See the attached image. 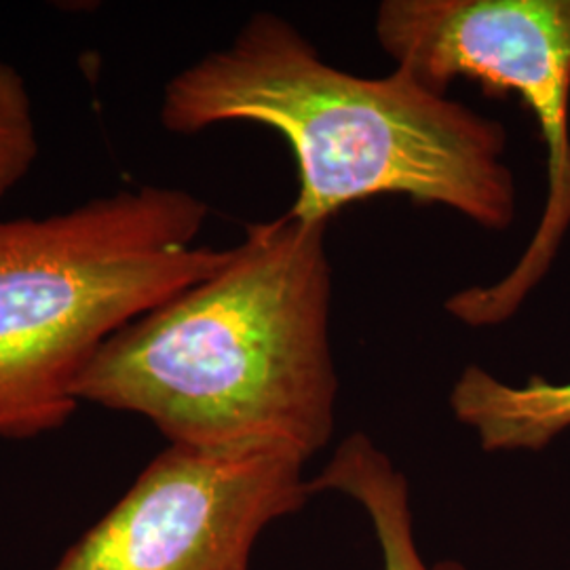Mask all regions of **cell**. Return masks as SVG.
<instances>
[{
  "mask_svg": "<svg viewBox=\"0 0 570 570\" xmlns=\"http://www.w3.org/2000/svg\"><path fill=\"white\" fill-rule=\"evenodd\" d=\"M285 442L169 444L53 570H249L266 527L313 497Z\"/></svg>",
  "mask_w": 570,
  "mask_h": 570,
  "instance_id": "obj_5",
  "label": "cell"
},
{
  "mask_svg": "<svg viewBox=\"0 0 570 570\" xmlns=\"http://www.w3.org/2000/svg\"><path fill=\"white\" fill-rule=\"evenodd\" d=\"M450 407L459 423L475 431L482 450L537 452L570 429V381L510 385L484 367L468 366L450 391Z\"/></svg>",
  "mask_w": 570,
  "mask_h": 570,
  "instance_id": "obj_6",
  "label": "cell"
},
{
  "mask_svg": "<svg viewBox=\"0 0 570 570\" xmlns=\"http://www.w3.org/2000/svg\"><path fill=\"white\" fill-rule=\"evenodd\" d=\"M159 117L183 136L237 121L282 134L298 165L287 214L303 223L327 225L346 205L383 195L449 207L487 230H508L515 218L503 122L431 91L402 66L385 77L334 68L268 11L171 77Z\"/></svg>",
  "mask_w": 570,
  "mask_h": 570,
  "instance_id": "obj_2",
  "label": "cell"
},
{
  "mask_svg": "<svg viewBox=\"0 0 570 570\" xmlns=\"http://www.w3.org/2000/svg\"><path fill=\"white\" fill-rule=\"evenodd\" d=\"M327 225L245 228L225 265L117 332L77 400L138 414L169 444L275 440L315 456L334 433Z\"/></svg>",
  "mask_w": 570,
  "mask_h": 570,
  "instance_id": "obj_1",
  "label": "cell"
},
{
  "mask_svg": "<svg viewBox=\"0 0 570 570\" xmlns=\"http://www.w3.org/2000/svg\"><path fill=\"white\" fill-rule=\"evenodd\" d=\"M39 127L20 70L0 58V202L26 180L39 159Z\"/></svg>",
  "mask_w": 570,
  "mask_h": 570,
  "instance_id": "obj_8",
  "label": "cell"
},
{
  "mask_svg": "<svg viewBox=\"0 0 570 570\" xmlns=\"http://www.w3.org/2000/svg\"><path fill=\"white\" fill-rule=\"evenodd\" d=\"M374 32L431 91L446 96L456 79L489 96L515 91L539 125L548 199L529 247L503 279L444 305L465 326H499L543 282L570 228V0H385Z\"/></svg>",
  "mask_w": 570,
  "mask_h": 570,
  "instance_id": "obj_4",
  "label": "cell"
},
{
  "mask_svg": "<svg viewBox=\"0 0 570 570\" xmlns=\"http://www.w3.org/2000/svg\"><path fill=\"white\" fill-rule=\"evenodd\" d=\"M183 188L140 186L42 218L0 220V440L60 431L117 332L225 265Z\"/></svg>",
  "mask_w": 570,
  "mask_h": 570,
  "instance_id": "obj_3",
  "label": "cell"
},
{
  "mask_svg": "<svg viewBox=\"0 0 570 570\" xmlns=\"http://www.w3.org/2000/svg\"><path fill=\"white\" fill-rule=\"evenodd\" d=\"M308 487L313 494L343 492L366 510L385 570H469L459 562L425 564L414 541L407 480L366 433L345 438Z\"/></svg>",
  "mask_w": 570,
  "mask_h": 570,
  "instance_id": "obj_7",
  "label": "cell"
}]
</instances>
